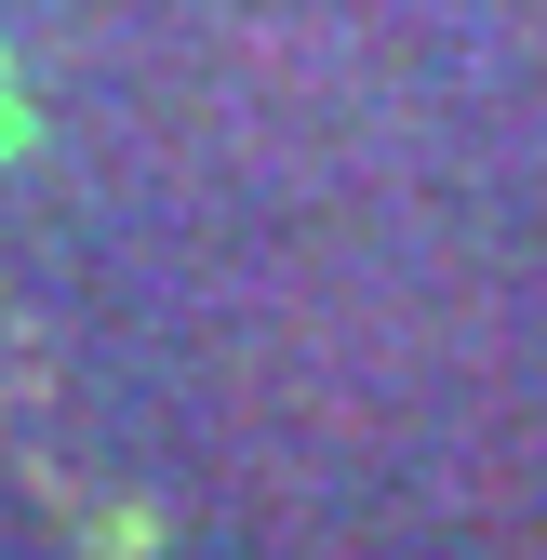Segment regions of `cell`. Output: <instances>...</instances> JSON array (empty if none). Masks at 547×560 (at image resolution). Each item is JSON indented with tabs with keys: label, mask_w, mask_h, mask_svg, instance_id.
I'll return each instance as SVG.
<instances>
[{
	"label": "cell",
	"mask_w": 547,
	"mask_h": 560,
	"mask_svg": "<svg viewBox=\"0 0 547 560\" xmlns=\"http://www.w3.org/2000/svg\"><path fill=\"white\" fill-rule=\"evenodd\" d=\"M27 133H40V120H27V81H14V54H0V161H14Z\"/></svg>",
	"instance_id": "6da1fadb"
}]
</instances>
